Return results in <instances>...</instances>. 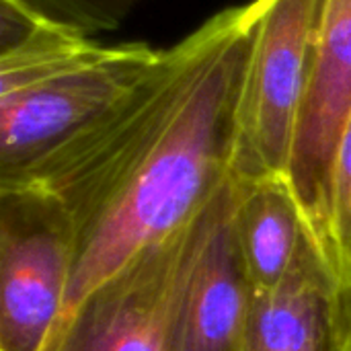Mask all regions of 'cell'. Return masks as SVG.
Listing matches in <instances>:
<instances>
[{
    "label": "cell",
    "mask_w": 351,
    "mask_h": 351,
    "mask_svg": "<svg viewBox=\"0 0 351 351\" xmlns=\"http://www.w3.org/2000/svg\"><path fill=\"white\" fill-rule=\"evenodd\" d=\"M251 23V4L216 12L160 49L107 113L4 179L41 185L72 216L76 263L60 323L142 249L189 224L232 173Z\"/></svg>",
    "instance_id": "6da1fadb"
},
{
    "label": "cell",
    "mask_w": 351,
    "mask_h": 351,
    "mask_svg": "<svg viewBox=\"0 0 351 351\" xmlns=\"http://www.w3.org/2000/svg\"><path fill=\"white\" fill-rule=\"evenodd\" d=\"M160 49L99 45L35 12L0 37V181L12 179L117 105Z\"/></svg>",
    "instance_id": "7a4b0ae2"
},
{
    "label": "cell",
    "mask_w": 351,
    "mask_h": 351,
    "mask_svg": "<svg viewBox=\"0 0 351 351\" xmlns=\"http://www.w3.org/2000/svg\"><path fill=\"white\" fill-rule=\"evenodd\" d=\"M251 6L232 156V175L241 181L288 177L321 0H253Z\"/></svg>",
    "instance_id": "3957f363"
},
{
    "label": "cell",
    "mask_w": 351,
    "mask_h": 351,
    "mask_svg": "<svg viewBox=\"0 0 351 351\" xmlns=\"http://www.w3.org/2000/svg\"><path fill=\"white\" fill-rule=\"evenodd\" d=\"M76 263L70 212L31 181H0V351H45Z\"/></svg>",
    "instance_id": "277c9868"
},
{
    "label": "cell",
    "mask_w": 351,
    "mask_h": 351,
    "mask_svg": "<svg viewBox=\"0 0 351 351\" xmlns=\"http://www.w3.org/2000/svg\"><path fill=\"white\" fill-rule=\"evenodd\" d=\"M197 216L88 292L45 351H171V323Z\"/></svg>",
    "instance_id": "5b68a950"
},
{
    "label": "cell",
    "mask_w": 351,
    "mask_h": 351,
    "mask_svg": "<svg viewBox=\"0 0 351 351\" xmlns=\"http://www.w3.org/2000/svg\"><path fill=\"white\" fill-rule=\"evenodd\" d=\"M350 115L351 0H321L306 93L288 165V183L313 239L337 257L331 237V171Z\"/></svg>",
    "instance_id": "8992f818"
},
{
    "label": "cell",
    "mask_w": 351,
    "mask_h": 351,
    "mask_svg": "<svg viewBox=\"0 0 351 351\" xmlns=\"http://www.w3.org/2000/svg\"><path fill=\"white\" fill-rule=\"evenodd\" d=\"M239 179L230 173L195 220L171 323V351H241L253 300L234 230Z\"/></svg>",
    "instance_id": "52a82bcc"
},
{
    "label": "cell",
    "mask_w": 351,
    "mask_h": 351,
    "mask_svg": "<svg viewBox=\"0 0 351 351\" xmlns=\"http://www.w3.org/2000/svg\"><path fill=\"white\" fill-rule=\"evenodd\" d=\"M241 351H351V267L311 230L288 276L253 294Z\"/></svg>",
    "instance_id": "ba28073f"
},
{
    "label": "cell",
    "mask_w": 351,
    "mask_h": 351,
    "mask_svg": "<svg viewBox=\"0 0 351 351\" xmlns=\"http://www.w3.org/2000/svg\"><path fill=\"white\" fill-rule=\"evenodd\" d=\"M234 230L253 294L280 284L292 269L308 226L288 177L241 181Z\"/></svg>",
    "instance_id": "9c48e42d"
},
{
    "label": "cell",
    "mask_w": 351,
    "mask_h": 351,
    "mask_svg": "<svg viewBox=\"0 0 351 351\" xmlns=\"http://www.w3.org/2000/svg\"><path fill=\"white\" fill-rule=\"evenodd\" d=\"M41 16L84 37L117 29L144 0H19Z\"/></svg>",
    "instance_id": "30bf717a"
},
{
    "label": "cell",
    "mask_w": 351,
    "mask_h": 351,
    "mask_svg": "<svg viewBox=\"0 0 351 351\" xmlns=\"http://www.w3.org/2000/svg\"><path fill=\"white\" fill-rule=\"evenodd\" d=\"M331 237L341 261L351 267V115L337 142L331 171Z\"/></svg>",
    "instance_id": "8fae6325"
}]
</instances>
